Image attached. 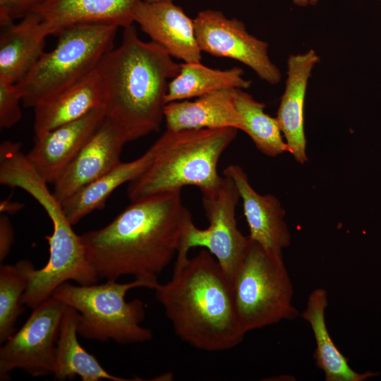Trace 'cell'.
<instances>
[{
    "instance_id": "obj_1",
    "label": "cell",
    "mask_w": 381,
    "mask_h": 381,
    "mask_svg": "<svg viewBox=\"0 0 381 381\" xmlns=\"http://www.w3.org/2000/svg\"><path fill=\"white\" fill-rule=\"evenodd\" d=\"M192 222L178 191L132 201L109 224L80 238L99 279L157 277L176 256Z\"/></svg>"
},
{
    "instance_id": "obj_2",
    "label": "cell",
    "mask_w": 381,
    "mask_h": 381,
    "mask_svg": "<svg viewBox=\"0 0 381 381\" xmlns=\"http://www.w3.org/2000/svg\"><path fill=\"white\" fill-rule=\"evenodd\" d=\"M155 291L183 341L212 352L242 342L246 333L236 315L231 282L207 250L176 261L172 278Z\"/></svg>"
},
{
    "instance_id": "obj_3",
    "label": "cell",
    "mask_w": 381,
    "mask_h": 381,
    "mask_svg": "<svg viewBox=\"0 0 381 381\" xmlns=\"http://www.w3.org/2000/svg\"><path fill=\"white\" fill-rule=\"evenodd\" d=\"M105 90V116L132 141L157 131L164 119L168 80L181 64L155 42L140 40L131 25L121 43L98 64Z\"/></svg>"
},
{
    "instance_id": "obj_4",
    "label": "cell",
    "mask_w": 381,
    "mask_h": 381,
    "mask_svg": "<svg viewBox=\"0 0 381 381\" xmlns=\"http://www.w3.org/2000/svg\"><path fill=\"white\" fill-rule=\"evenodd\" d=\"M235 128L167 130L157 140V153L151 164L128 183L132 201L198 187L202 193L217 188L223 176L217 171L222 153L237 135Z\"/></svg>"
},
{
    "instance_id": "obj_5",
    "label": "cell",
    "mask_w": 381,
    "mask_h": 381,
    "mask_svg": "<svg viewBox=\"0 0 381 381\" xmlns=\"http://www.w3.org/2000/svg\"><path fill=\"white\" fill-rule=\"evenodd\" d=\"M157 277H135L128 283L107 280L101 284L74 285L66 282L52 296L78 312V334L89 340H113L121 344L142 343L152 339V332L140 324L145 317L143 302H126L127 292L135 288L155 289Z\"/></svg>"
},
{
    "instance_id": "obj_6",
    "label": "cell",
    "mask_w": 381,
    "mask_h": 381,
    "mask_svg": "<svg viewBox=\"0 0 381 381\" xmlns=\"http://www.w3.org/2000/svg\"><path fill=\"white\" fill-rule=\"evenodd\" d=\"M119 28L110 24L81 23L61 31L56 47L44 52L16 83L23 106L34 109L95 68L114 48Z\"/></svg>"
},
{
    "instance_id": "obj_7",
    "label": "cell",
    "mask_w": 381,
    "mask_h": 381,
    "mask_svg": "<svg viewBox=\"0 0 381 381\" xmlns=\"http://www.w3.org/2000/svg\"><path fill=\"white\" fill-rule=\"evenodd\" d=\"M231 284L236 315L246 334L299 316L282 255L267 251L250 238Z\"/></svg>"
},
{
    "instance_id": "obj_8",
    "label": "cell",
    "mask_w": 381,
    "mask_h": 381,
    "mask_svg": "<svg viewBox=\"0 0 381 381\" xmlns=\"http://www.w3.org/2000/svg\"><path fill=\"white\" fill-rule=\"evenodd\" d=\"M36 200L51 219L53 232L45 236L49 250L45 266L36 270L30 260H20L28 278L21 303L32 309L51 297L63 283L73 281L80 285H90L99 280L87 259L80 236L73 231L61 203L48 189L40 191Z\"/></svg>"
},
{
    "instance_id": "obj_9",
    "label": "cell",
    "mask_w": 381,
    "mask_h": 381,
    "mask_svg": "<svg viewBox=\"0 0 381 381\" xmlns=\"http://www.w3.org/2000/svg\"><path fill=\"white\" fill-rule=\"evenodd\" d=\"M239 199L234 181L224 175L217 188L202 193V206L209 226L200 229L193 222L190 224L176 259L188 258L192 248H205L216 258L231 282L250 241L237 227L236 209Z\"/></svg>"
},
{
    "instance_id": "obj_10",
    "label": "cell",
    "mask_w": 381,
    "mask_h": 381,
    "mask_svg": "<svg viewBox=\"0 0 381 381\" xmlns=\"http://www.w3.org/2000/svg\"><path fill=\"white\" fill-rule=\"evenodd\" d=\"M67 306L51 296L38 306L0 349V380L16 369L32 377L53 375L56 344Z\"/></svg>"
},
{
    "instance_id": "obj_11",
    "label": "cell",
    "mask_w": 381,
    "mask_h": 381,
    "mask_svg": "<svg viewBox=\"0 0 381 381\" xmlns=\"http://www.w3.org/2000/svg\"><path fill=\"white\" fill-rule=\"evenodd\" d=\"M193 22L202 52L237 60L272 85L280 81V71L268 56V44L248 33L242 21L207 9L199 12Z\"/></svg>"
},
{
    "instance_id": "obj_12",
    "label": "cell",
    "mask_w": 381,
    "mask_h": 381,
    "mask_svg": "<svg viewBox=\"0 0 381 381\" xmlns=\"http://www.w3.org/2000/svg\"><path fill=\"white\" fill-rule=\"evenodd\" d=\"M128 142L121 129L105 116L53 184L55 198L62 203L119 164Z\"/></svg>"
},
{
    "instance_id": "obj_13",
    "label": "cell",
    "mask_w": 381,
    "mask_h": 381,
    "mask_svg": "<svg viewBox=\"0 0 381 381\" xmlns=\"http://www.w3.org/2000/svg\"><path fill=\"white\" fill-rule=\"evenodd\" d=\"M151 41L161 46L171 56L186 63H199L202 59L193 20L173 1L147 2L141 0L134 16Z\"/></svg>"
},
{
    "instance_id": "obj_14",
    "label": "cell",
    "mask_w": 381,
    "mask_h": 381,
    "mask_svg": "<svg viewBox=\"0 0 381 381\" xmlns=\"http://www.w3.org/2000/svg\"><path fill=\"white\" fill-rule=\"evenodd\" d=\"M223 175L232 179L242 199L248 237L267 251L282 255L283 250L291 243V234L279 200L271 194L258 193L244 170L237 164L228 166Z\"/></svg>"
},
{
    "instance_id": "obj_15",
    "label": "cell",
    "mask_w": 381,
    "mask_h": 381,
    "mask_svg": "<svg viewBox=\"0 0 381 381\" xmlns=\"http://www.w3.org/2000/svg\"><path fill=\"white\" fill-rule=\"evenodd\" d=\"M105 116L104 108L40 135L26 157L39 175L54 184Z\"/></svg>"
},
{
    "instance_id": "obj_16",
    "label": "cell",
    "mask_w": 381,
    "mask_h": 381,
    "mask_svg": "<svg viewBox=\"0 0 381 381\" xmlns=\"http://www.w3.org/2000/svg\"><path fill=\"white\" fill-rule=\"evenodd\" d=\"M320 57L313 49L290 55L287 60V78L275 117L285 138L289 152L296 161H308L304 128V107L308 80Z\"/></svg>"
},
{
    "instance_id": "obj_17",
    "label": "cell",
    "mask_w": 381,
    "mask_h": 381,
    "mask_svg": "<svg viewBox=\"0 0 381 381\" xmlns=\"http://www.w3.org/2000/svg\"><path fill=\"white\" fill-rule=\"evenodd\" d=\"M104 105V84L97 65L83 78L34 108L35 136L80 119Z\"/></svg>"
},
{
    "instance_id": "obj_18",
    "label": "cell",
    "mask_w": 381,
    "mask_h": 381,
    "mask_svg": "<svg viewBox=\"0 0 381 381\" xmlns=\"http://www.w3.org/2000/svg\"><path fill=\"white\" fill-rule=\"evenodd\" d=\"M0 35V78L17 83L44 54L50 28L36 11L5 28Z\"/></svg>"
},
{
    "instance_id": "obj_19",
    "label": "cell",
    "mask_w": 381,
    "mask_h": 381,
    "mask_svg": "<svg viewBox=\"0 0 381 381\" xmlns=\"http://www.w3.org/2000/svg\"><path fill=\"white\" fill-rule=\"evenodd\" d=\"M141 0H45L35 11L50 28L52 35L81 23H102L126 28L134 23Z\"/></svg>"
},
{
    "instance_id": "obj_20",
    "label": "cell",
    "mask_w": 381,
    "mask_h": 381,
    "mask_svg": "<svg viewBox=\"0 0 381 381\" xmlns=\"http://www.w3.org/2000/svg\"><path fill=\"white\" fill-rule=\"evenodd\" d=\"M236 89L219 90L198 97L166 104L167 130L235 128L241 130V118L235 107Z\"/></svg>"
},
{
    "instance_id": "obj_21",
    "label": "cell",
    "mask_w": 381,
    "mask_h": 381,
    "mask_svg": "<svg viewBox=\"0 0 381 381\" xmlns=\"http://www.w3.org/2000/svg\"><path fill=\"white\" fill-rule=\"evenodd\" d=\"M328 306L327 292L323 288L314 289L309 295L301 318L310 326L316 347L313 358L316 366L325 375L326 381H363L380 374L372 372L359 373L354 371L334 343L325 322Z\"/></svg>"
},
{
    "instance_id": "obj_22",
    "label": "cell",
    "mask_w": 381,
    "mask_h": 381,
    "mask_svg": "<svg viewBox=\"0 0 381 381\" xmlns=\"http://www.w3.org/2000/svg\"><path fill=\"white\" fill-rule=\"evenodd\" d=\"M158 149L156 140L142 156L131 162H121L64 200L61 205L70 223L73 226L92 211L104 208L107 200L117 188L129 183L147 168Z\"/></svg>"
},
{
    "instance_id": "obj_23",
    "label": "cell",
    "mask_w": 381,
    "mask_h": 381,
    "mask_svg": "<svg viewBox=\"0 0 381 381\" xmlns=\"http://www.w3.org/2000/svg\"><path fill=\"white\" fill-rule=\"evenodd\" d=\"M78 318V312L67 306L56 344L53 373L55 380H73L78 376L83 381H98L102 379L112 381L143 380L117 377L105 370L95 356L79 343L77 337Z\"/></svg>"
},
{
    "instance_id": "obj_24",
    "label": "cell",
    "mask_w": 381,
    "mask_h": 381,
    "mask_svg": "<svg viewBox=\"0 0 381 381\" xmlns=\"http://www.w3.org/2000/svg\"><path fill=\"white\" fill-rule=\"evenodd\" d=\"M238 67L227 70L213 69L199 63L181 64L178 75L169 82L165 103L199 97L228 89H246L251 81L243 77Z\"/></svg>"
},
{
    "instance_id": "obj_25",
    "label": "cell",
    "mask_w": 381,
    "mask_h": 381,
    "mask_svg": "<svg viewBox=\"0 0 381 381\" xmlns=\"http://www.w3.org/2000/svg\"><path fill=\"white\" fill-rule=\"evenodd\" d=\"M235 107L242 120L241 130L261 152L272 157L289 152L276 118L265 113L263 103L242 89H236Z\"/></svg>"
},
{
    "instance_id": "obj_26",
    "label": "cell",
    "mask_w": 381,
    "mask_h": 381,
    "mask_svg": "<svg viewBox=\"0 0 381 381\" xmlns=\"http://www.w3.org/2000/svg\"><path fill=\"white\" fill-rule=\"evenodd\" d=\"M28 278L20 260L0 266V342L4 343L16 332V324L23 312L21 298Z\"/></svg>"
},
{
    "instance_id": "obj_27",
    "label": "cell",
    "mask_w": 381,
    "mask_h": 381,
    "mask_svg": "<svg viewBox=\"0 0 381 381\" xmlns=\"http://www.w3.org/2000/svg\"><path fill=\"white\" fill-rule=\"evenodd\" d=\"M21 96L17 86L0 78V128L8 129L22 118Z\"/></svg>"
},
{
    "instance_id": "obj_28",
    "label": "cell",
    "mask_w": 381,
    "mask_h": 381,
    "mask_svg": "<svg viewBox=\"0 0 381 381\" xmlns=\"http://www.w3.org/2000/svg\"><path fill=\"white\" fill-rule=\"evenodd\" d=\"M45 0H0V25L5 28L16 19L35 11Z\"/></svg>"
},
{
    "instance_id": "obj_29",
    "label": "cell",
    "mask_w": 381,
    "mask_h": 381,
    "mask_svg": "<svg viewBox=\"0 0 381 381\" xmlns=\"http://www.w3.org/2000/svg\"><path fill=\"white\" fill-rule=\"evenodd\" d=\"M14 242V231L6 214H0V262L2 263L11 252Z\"/></svg>"
},
{
    "instance_id": "obj_30",
    "label": "cell",
    "mask_w": 381,
    "mask_h": 381,
    "mask_svg": "<svg viewBox=\"0 0 381 381\" xmlns=\"http://www.w3.org/2000/svg\"><path fill=\"white\" fill-rule=\"evenodd\" d=\"M23 208V204L16 201H12L6 199L0 202L1 213L13 214Z\"/></svg>"
},
{
    "instance_id": "obj_31",
    "label": "cell",
    "mask_w": 381,
    "mask_h": 381,
    "mask_svg": "<svg viewBox=\"0 0 381 381\" xmlns=\"http://www.w3.org/2000/svg\"><path fill=\"white\" fill-rule=\"evenodd\" d=\"M293 3L301 7L315 5L319 0H292Z\"/></svg>"
},
{
    "instance_id": "obj_32",
    "label": "cell",
    "mask_w": 381,
    "mask_h": 381,
    "mask_svg": "<svg viewBox=\"0 0 381 381\" xmlns=\"http://www.w3.org/2000/svg\"><path fill=\"white\" fill-rule=\"evenodd\" d=\"M147 2H157V1H173V0H144Z\"/></svg>"
},
{
    "instance_id": "obj_33",
    "label": "cell",
    "mask_w": 381,
    "mask_h": 381,
    "mask_svg": "<svg viewBox=\"0 0 381 381\" xmlns=\"http://www.w3.org/2000/svg\"><path fill=\"white\" fill-rule=\"evenodd\" d=\"M380 1H381V0H380Z\"/></svg>"
}]
</instances>
